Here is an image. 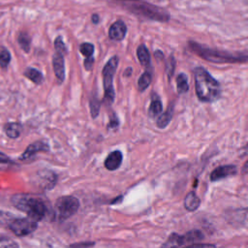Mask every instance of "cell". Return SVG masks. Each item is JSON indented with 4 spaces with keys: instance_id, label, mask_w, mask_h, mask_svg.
Listing matches in <instances>:
<instances>
[{
    "instance_id": "6da1fadb",
    "label": "cell",
    "mask_w": 248,
    "mask_h": 248,
    "mask_svg": "<svg viewBox=\"0 0 248 248\" xmlns=\"http://www.w3.org/2000/svg\"><path fill=\"white\" fill-rule=\"evenodd\" d=\"M196 94L202 102H214L221 95L219 82L202 67H198L194 72Z\"/></svg>"
},
{
    "instance_id": "7a4b0ae2",
    "label": "cell",
    "mask_w": 248,
    "mask_h": 248,
    "mask_svg": "<svg viewBox=\"0 0 248 248\" xmlns=\"http://www.w3.org/2000/svg\"><path fill=\"white\" fill-rule=\"evenodd\" d=\"M12 203L36 222L43 220L47 213V206L44 200L31 194H16L12 197Z\"/></svg>"
},
{
    "instance_id": "3957f363",
    "label": "cell",
    "mask_w": 248,
    "mask_h": 248,
    "mask_svg": "<svg viewBox=\"0 0 248 248\" xmlns=\"http://www.w3.org/2000/svg\"><path fill=\"white\" fill-rule=\"evenodd\" d=\"M193 52L197 55L202 57L204 60L213 63H245L247 60L246 54H232L227 51H222L219 49H213L201 46L195 42H190L189 44Z\"/></svg>"
},
{
    "instance_id": "277c9868",
    "label": "cell",
    "mask_w": 248,
    "mask_h": 248,
    "mask_svg": "<svg viewBox=\"0 0 248 248\" xmlns=\"http://www.w3.org/2000/svg\"><path fill=\"white\" fill-rule=\"evenodd\" d=\"M118 65V57H111L105 65L103 69V85L105 90L104 100L108 105H111L114 101V88H113V77Z\"/></svg>"
},
{
    "instance_id": "5b68a950",
    "label": "cell",
    "mask_w": 248,
    "mask_h": 248,
    "mask_svg": "<svg viewBox=\"0 0 248 248\" xmlns=\"http://www.w3.org/2000/svg\"><path fill=\"white\" fill-rule=\"evenodd\" d=\"M78 207L79 202L77 198L73 196L60 197L56 201L54 206L55 217L60 221H64L76 214Z\"/></svg>"
},
{
    "instance_id": "8992f818",
    "label": "cell",
    "mask_w": 248,
    "mask_h": 248,
    "mask_svg": "<svg viewBox=\"0 0 248 248\" xmlns=\"http://www.w3.org/2000/svg\"><path fill=\"white\" fill-rule=\"evenodd\" d=\"M129 9L135 14H138L140 16H142L153 20L167 21L170 18V16L168 15V13H166L165 10L147 3L131 4Z\"/></svg>"
},
{
    "instance_id": "52a82bcc",
    "label": "cell",
    "mask_w": 248,
    "mask_h": 248,
    "mask_svg": "<svg viewBox=\"0 0 248 248\" xmlns=\"http://www.w3.org/2000/svg\"><path fill=\"white\" fill-rule=\"evenodd\" d=\"M9 229L17 236H25L37 229V222L29 217L12 218L8 223Z\"/></svg>"
},
{
    "instance_id": "ba28073f",
    "label": "cell",
    "mask_w": 248,
    "mask_h": 248,
    "mask_svg": "<svg viewBox=\"0 0 248 248\" xmlns=\"http://www.w3.org/2000/svg\"><path fill=\"white\" fill-rule=\"evenodd\" d=\"M202 233L199 231H193V232H189L187 233H185L184 235H177V234H172L171 236H170V238L167 241V246L168 247H179L180 245H183L185 243H190L196 240H200L202 239Z\"/></svg>"
},
{
    "instance_id": "9c48e42d",
    "label": "cell",
    "mask_w": 248,
    "mask_h": 248,
    "mask_svg": "<svg viewBox=\"0 0 248 248\" xmlns=\"http://www.w3.org/2000/svg\"><path fill=\"white\" fill-rule=\"evenodd\" d=\"M127 33V27L121 19L114 21L108 29V37L113 41H121Z\"/></svg>"
},
{
    "instance_id": "30bf717a",
    "label": "cell",
    "mask_w": 248,
    "mask_h": 248,
    "mask_svg": "<svg viewBox=\"0 0 248 248\" xmlns=\"http://www.w3.org/2000/svg\"><path fill=\"white\" fill-rule=\"evenodd\" d=\"M236 173V168L235 166L232 165H225V166H220L216 168L210 174V180L211 181H217L221 180L223 178L232 176Z\"/></svg>"
},
{
    "instance_id": "8fae6325",
    "label": "cell",
    "mask_w": 248,
    "mask_h": 248,
    "mask_svg": "<svg viewBox=\"0 0 248 248\" xmlns=\"http://www.w3.org/2000/svg\"><path fill=\"white\" fill-rule=\"evenodd\" d=\"M52 65H53V71L57 79L60 81H63L65 78L64 55L55 51L52 57Z\"/></svg>"
},
{
    "instance_id": "7c38bea8",
    "label": "cell",
    "mask_w": 248,
    "mask_h": 248,
    "mask_svg": "<svg viewBox=\"0 0 248 248\" xmlns=\"http://www.w3.org/2000/svg\"><path fill=\"white\" fill-rule=\"evenodd\" d=\"M48 150V145L44 142V141H35L33 143H31L26 149L25 151L21 154L20 156V160H28L31 157H33L35 154H37L38 152H42V151H47Z\"/></svg>"
},
{
    "instance_id": "4fadbf2b",
    "label": "cell",
    "mask_w": 248,
    "mask_h": 248,
    "mask_svg": "<svg viewBox=\"0 0 248 248\" xmlns=\"http://www.w3.org/2000/svg\"><path fill=\"white\" fill-rule=\"evenodd\" d=\"M122 153L119 150H114L110 152L106 160H105V167L108 170H114L118 169L122 163Z\"/></svg>"
},
{
    "instance_id": "5bb4252c",
    "label": "cell",
    "mask_w": 248,
    "mask_h": 248,
    "mask_svg": "<svg viewBox=\"0 0 248 248\" xmlns=\"http://www.w3.org/2000/svg\"><path fill=\"white\" fill-rule=\"evenodd\" d=\"M4 131H5L6 135L9 138L16 139V138H18L20 136L21 131H22V127L17 122H9V123L5 124Z\"/></svg>"
},
{
    "instance_id": "9a60e30c",
    "label": "cell",
    "mask_w": 248,
    "mask_h": 248,
    "mask_svg": "<svg viewBox=\"0 0 248 248\" xmlns=\"http://www.w3.org/2000/svg\"><path fill=\"white\" fill-rule=\"evenodd\" d=\"M200 199L194 192L188 193L184 199V207L189 211H195L200 206Z\"/></svg>"
},
{
    "instance_id": "2e32d148",
    "label": "cell",
    "mask_w": 248,
    "mask_h": 248,
    "mask_svg": "<svg viewBox=\"0 0 248 248\" xmlns=\"http://www.w3.org/2000/svg\"><path fill=\"white\" fill-rule=\"evenodd\" d=\"M137 56L140 61V63L143 67H149L150 66V55L148 52V49L144 45H140L137 49Z\"/></svg>"
},
{
    "instance_id": "e0dca14e",
    "label": "cell",
    "mask_w": 248,
    "mask_h": 248,
    "mask_svg": "<svg viewBox=\"0 0 248 248\" xmlns=\"http://www.w3.org/2000/svg\"><path fill=\"white\" fill-rule=\"evenodd\" d=\"M28 79H30L31 81H33L34 83H36V84H40V83H42V81H43V79H44V77H43V75H42V73L39 71V70H37V69H35V68H27L26 70H25V72H24V74H23Z\"/></svg>"
},
{
    "instance_id": "ac0fdd59",
    "label": "cell",
    "mask_w": 248,
    "mask_h": 248,
    "mask_svg": "<svg viewBox=\"0 0 248 248\" xmlns=\"http://www.w3.org/2000/svg\"><path fill=\"white\" fill-rule=\"evenodd\" d=\"M17 42L19 46L21 47L22 50L25 52H28L30 50V46H31V39L29 35L26 32H20L17 37Z\"/></svg>"
},
{
    "instance_id": "d6986e66",
    "label": "cell",
    "mask_w": 248,
    "mask_h": 248,
    "mask_svg": "<svg viewBox=\"0 0 248 248\" xmlns=\"http://www.w3.org/2000/svg\"><path fill=\"white\" fill-rule=\"evenodd\" d=\"M151 74L149 72H144L138 80V88L140 91H144L151 83Z\"/></svg>"
},
{
    "instance_id": "ffe728a7",
    "label": "cell",
    "mask_w": 248,
    "mask_h": 248,
    "mask_svg": "<svg viewBox=\"0 0 248 248\" xmlns=\"http://www.w3.org/2000/svg\"><path fill=\"white\" fill-rule=\"evenodd\" d=\"M148 112L150 116H155V115H158L160 112H162V103L157 96H154L152 98Z\"/></svg>"
},
{
    "instance_id": "44dd1931",
    "label": "cell",
    "mask_w": 248,
    "mask_h": 248,
    "mask_svg": "<svg viewBox=\"0 0 248 248\" xmlns=\"http://www.w3.org/2000/svg\"><path fill=\"white\" fill-rule=\"evenodd\" d=\"M171 116H172V108H169L168 110H166L159 116L157 120V126L159 128H165L170 122Z\"/></svg>"
},
{
    "instance_id": "7402d4cb",
    "label": "cell",
    "mask_w": 248,
    "mask_h": 248,
    "mask_svg": "<svg viewBox=\"0 0 248 248\" xmlns=\"http://www.w3.org/2000/svg\"><path fill=\"white\" fill-rule=\"evenodd\" d=\"M176 85H177V91L179 93H185L189 89L188 85V79L185 74L181 73L176 78Z\"/></svg>"
},
{
    "instance_id": "603a6c76",
    "label": "cell",
    "mask_w": 248,
    "mask_h": 248,
    "mask_svg": "<svg viewBox=\"0 0 248 248\" xmlns=\"http://www.w3.org/2000/svg\"><path fill=\"white\" fill-rule=\"evenodd\" d=\"M11 62V54L6 47H2L0 50V66L1 68H7Z\"/></svg>"
},
{
    "instance_id": "cb8c5ba5",
    "label": "cell",
    "mask_w": 248,
    "mask_h": 248,
    "mask_svg": "<svg viewBox=\"0 0 248 248\" xmlns=\"http://www.w3.org/2000/svg\"><path fill=\"white\" fill-rule=\"evenodd\" d=\"M0 248H19L17 243L11 237L0 235Z\"/></svg>"
},
{
    "instance_id": "d4e9b609",
    "label": "cell",
    "mask_w": 248,
    "mask_h": 248,
    "mask_svg": "<svg viewBox=\"0 0 248 248\" xmlns=\"http://www.w3.org/2000/svg\"><path fill=\"white\" fill-rule=\"evenodd\" d=\"M79 50L85 58L91 57L93 55V52H94V46L90 43H83V44L80 45Z\"/></svg>"
},
{
    "instance_id": "484cf974",
    "label": "cell",
    "mask_w": 248,
    "mask_h": 248,
    "mask_svg": "<svg viewBox=\"0 0 248 248\" xmlns=\"http://www.w3.org/2000/svg\"><path fill=\"white\" fill-rule=\"evenodd\" d=\"M90 112H91V116L93 118L97 117V115L99 114V110H100V101L94 96L90 99Z\"/></svg>"
},
{
    "instance_id": "4316f807",
    "label": "cell",
    "mask_w": 248,
    "mask_h": 248,
    "mask_svg": "<svg viewBox=\"0 0 248 248\" xmlns=\"http://www.w3.org/2000/svg\"><path fill=\"white\" fill-rule=\"evenodd\" d=\"M54 47L56 52H59L63 55H65L67 53V47L63 42V39L61 36H58L55 40H54Z\"/></svg>"
},
{
    "instance_id": "83f0119b",
    "label": "cell",
    "mask_w": 248,
    "mask_h": 248,
    "mask_svg": "<svg viewBox=\"0 0 248 248\" xmlns=\"http://www.w3.org/2000/svg\"><path fill=\"white\" fill-rule=\"evenodd\" d=\"M12 163L13 162L10 160V158L7 155L0 152V170H6L10 169L12 166Z\"/></svg>"
},
{
    "instance_id": "f1b7e54d",
    "label": "cell",
    "mask_w": 248,
    "mask_h": 248,
    "mask_svg": "<svg viewBox=\"0 0 248 248\" xmlns=\"http://www.w3.org/2000/svg\"><path fill=\"white\" fill-rule=\"evenodd\" d=\"M174 67H175V61L173 59V57H170L168 63H167V74L169 78H170L173 75V71H174Z\"/></svg>"
},
{
    "instance_id": "f546056e",
    "label": "cell",
    "mask_w": 248,
    "mask_h": 248,
    "mask_svg": "<svg viewBox=\"0 0 248 248\" xmlns=\"http://www.w3.org/2000/svg\"><path fill=\"white\" fill-rule=\"evenodd\" d=\"M184 248H216L215 245L213 244H208V243H198V244H193Z\"/></svg>"
},
{
    "instance_id": "4dcf8cb0",
    "label": "cell",
    "mask_w": 248,
    "mask_h": 248,
    "mask_svg": "<svg viewBox=\"0 0 248 248\" xmlns=\"http://www.w3.org/2000/svg\"><path fill=\"white\" fill-rule=\"evenodd\" d=\"M93 63H94V58H93V56L85 58V59H84V68H85V70L90 71V70L92 69Z\"/></svg>"
},
{
    "instance_id": "1f68e13d",
    "label": "cell",
    "mask_w": 248,
    "mask_h": 248,
    "mask_svg": "<svg viewBox=\"0 0 248 248\" xmlns=\"http://www.w3.org/2000/svg\"><path fill=\"white\" fill-rule=\"evenodd\" d=\"M11 219L12 218L10 217V215L8 213L0 211V224H3V223H7L8 224Z\"/></svg>"
},
{
    "instance_id": "d6a6232c",
    "label": "cell",
    "mask_w": 248,
    "mask_h": 248,
    "mask_svg": "<svg viewBox=\"0 0 248 248\" xmlns=\"http://www.w3.org/2000/svg\"><path fill=\"white\" fill-rule=\"evenodd\" d=\"M118 126V120H117V117H113L110 119L109 123L108 124V128H116Z\"/></svg>"
},
{
    "instance_id": "836d02e7",
    "label": "cell",
    "mask_w": 248,
    "mask_h": 248,
    "mask_svg": "<svg viewBox=\"0 0 248 248\" xmlns=\"http://www.w3.org/2000/svg\"><path fill=\"white\" fill-rule=\"evenodd\" d=\"M99 16L97 15V14H94L93 16H92V22H94V23H99Z\"/></svg>"
},
{
    "instance_id": "e575fe53",
    "label": "cell",
    "mask_w": 248,
    "mask_h": 248,
    "mask_svg": "<svg viewBox=\"0 0 248 248\" xmlns=\"http://www.w3.org/2000/svg\"><path fill=\"white\" fill-rule=\"evenodd\" d=\"M124 1H140V0H124Z\"/></svg>"
}]
</instances>
